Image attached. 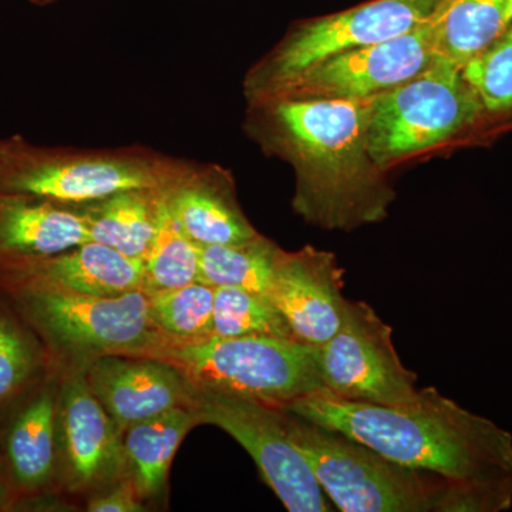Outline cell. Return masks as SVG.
Masks as SVG:
<instances>
[{
	"instance_id": "cell-19",
	"label": "cell",
	"mask_w": 512,
	"mask_h": 512,
	"mask_svg": "<svg viewBox=\"0 0 512 512\" xmlns=\"http://www.w3.org/2000/svg\"><path fill=\"white\" fill-rule=\"evenodd\" d=\"M161 204L163 187L134 188L73 208L90 241L144 259L156 235Z\"/></svg>"
},
{
	"instance_id": "cell-13",
	"label": "cell",
	"mask_w": 512,
	"mask_h": 512,
	"mask_svg": "<svg viewBox=\"0 0 512 512\" xmlns=\"http://www.w3.org/2000/svg\"><path fill=\"white\" fill-rule=\"evenodd\" d=\"M343 275L330 252L312 247L284 251L266 296L285 316L296 339L320 346L345 318L349 299L343 296Z\"/></svg>"
},
{
	"instance_id": "cell-14",
	"label": "cell",
	"mask_w": 512,
	"mask_h": 512,
	"mask_svg": "<svg viewBox=\"0 0 512 512\" xmlns=\"http://www.w3.org/2000/svg\"><path fill=\"white\" fill-rule=\"evenodd\" d=\"M86 379L121 434L140 421L191 406L194 394L177 367L156 357L101 356L86 366Z\"/></svg>"
},
{
	"instance_id": "cell-26",
	"label": "cell",
	"mask_w": 512,
	"mask_h": 512,
	"mask_svg": "<svg viewBox=\"0 0 512 512\" xmlns=\"http://www.w3.org/2000/svg\"><path fill=\"white\" fill-rule=\"evenodd\" d=\"M215 288L192 282L150 296L151 316L167 343H195L212 338Z\"/></svg>"
},
{
	"instance_id": "cell-16",
	"label": "cell",
	"mask_w": 512,
	"mask_h": 512,
	"mask_svg": "<svg viewBox=\"0 0 512 512\" xmlns=\"http://www.w3.org/2000/svg\"><path fill=\"white\" fill-rule=\"evenodd\" d=\"M59 384L52 377L33 384L10 404L0 429V460L16 495L46 491L59 473Z\"/></svg>"
},
{
	"instance_id": "cell-25",
	"label": "cell",
	"mask_w": 512,
	"mask_h": 512,
	"mask_svg": "<svg viewBox=\"0 0 512 512\" xmlns=\"http://www.w3.org/2000/svg\"><path fill=\"white\" fill-rule=\"evenodd\" d=\"M245 336L296 339L268 296L238 288H215L212 338Z\"/></svg>"
},
{
	"instance_id": "cell-10",
	"label": "cell",
	"mask_w": 512,
	"mask_h": 512,
	"mask_svg": "<svg viewBox=\"0 0 512 512\" xmlns=\"http://www.w3.org/2000/svg\"><path fill=\"white\" fill-rule=\"evenodd\" d=\"M392 336V328L372 306L349 301L338 332L316 346L323 392L382 406L416 399L417 376L403 365Z\"/></svg>"
},
{
	"instance_id": "cell-12",
	"label": "cell",
	"mask_w": 512,
	"mask_h": 512,
	"mask_svg": "<svg viewBox=\"0 0 512 512\" xmlns=\"http://www.w3.org/2000/svg\"><path fill=\"white\" fill-rule=\"evenodd\" d=\"M59 384V471L72 491L94 490L126 477L123 434L90 390L86 367Z\"/></svg>"
},
{
	"instance_id": "cell-3",
	"label": "cell",
	"mask_w": 512,
	"mask_h": 512,
	"mask_svg": "<svg viewBox=\"0 0 512 512\" xmlns=\"http://www.w3.org/2000/svg\"><path fill=\"white\" fill-rule=\"evenodd\" d=\"M177 160L147 148L79 150L0 138V192L76 207L119 191L160 188Z\"/></svg>"
},
{
	"instance_id": "cell-20",
	"label": "cell",
	"mask_w": 512,
	"mask_h": 512,
	"mask_svg": "<svg viewBox=\"0 0 512 512\" xmlns=\"http://www.w3.org/2000/svg\"><path fill=\"white\" fill-rule=\"evenodd\" d=\"M200 426L191 406L175 407L128 427L123 433L126 476L143 500L158 498L167 485L168 471L178 447Z\"/></svg>"
},
{
	"instance_id": "cell-15",
	"label": "cell",
	"mask_w": 512,
	"mask_h": 512,
	"mask_svg": "<svg viewBox=\"0 0 512 512\" xmlns=\"http://www.w3.org/2000/svg\"><path fill=\"white\" fill-rule=\"evenodd\" d=\"M143 271V259L89 241L59 254L0 264V288L119 296L141 291Z\"/></svg>"
},
{
	"instance_id": "cell-9",
	"label": "cell",
	"mask_w": 512,
	"mask_h": 512,
	"mask_svg": "<svg viewBox=\"0 0 512 512\" xmlns=\"http://www.w3.org/2000/svg\"><path fill=\"white\" fill-rule=\"evenodd\" d=\"M191 407L198 423L224 430L244 447L286 510H332L311 466L289 437L284 410L238 394L195 386Z\"/></svg>"
},
{
	"instance_id": "cell-7",
	"label": "cell",
	"mask_w": 512,
	"mask_h": 512,
	"mask_svg": "<svg viewBox=\"0 0 512 512\" xmlns=\"http://www.w3.org/2000/svg\"><path fill=\"white\" fill-rule=\"evenodd\" d=\"M483 121V106L463 66L437 55L424 72L373 99L369 154L379 170H386Z\"/></svg>"
},
{
	"instance_id": "cell-8",
	"label": "cell",
	"mask_w": 512,
	"mask_h": 512,
	"mask_svg": "<svg viewBox=\"0 0 512 512\" xmlns=\"http://www.w3.org/2000/svg\"><path fill=\"white\" fill-rule=\"evenodd\" d=\"M444 2L375 0L299 25L249 72L245 82L249 103L320 60L412 32L436 18Z\"/></svg>"
},
{
	"instance_id": "cell-22",
	"label": "cell",
	"mask_w": 512,
	"mask_h": 512,
	"mask_svg": "<svg viewBox=\"0 0 512 512\" xmlns=\"http://www.w3.org/2000/svg\"><path fill=\"white\" fill-rule=\"evenodd\" d=\"M282 252L264 235L244 244L200 245L198 282L266 295Z\"/></svg>"
},
{
	"instance_id": "cell-2",
	"label": "cell",
	"mask_w": 512,
	"mask_h": 512,
	"mask_svg": "<svg viewBox=\"0 0 512 512\" xmlns=\"http://www.w3.org/2000/svg\"><path fill=\"white\" fill-rule=\"evenodd\" d=\"M339 431L387 460L454 485L512 491V434L468 412L436 387L412 402L382 406L313 393L284 407Z\"/></svg>"
},
{
	"instance_id": "cell-24",
	"label": "cell",
	"mask_w": 512,
	"mask_h": 512,
	"mask_svg": "<svg viewBox=\"0 0 512 512\" xmlns=\"http://www.w3.org/2000/svg\"><path fill=\"white\" fill-rule=\"evenodd\" d=\"M43 349L42 340L5 293V301H0V414L39 382Z\"/></svg>"
},
{
	"instance_id": "cell-18",
	"label": "cell",
	"mask_w": 512,
	"mask_h": 512,
	"mask_svg": "<svg viewBox=\"0 0 512 512\" xmlns=\"http://www.w3.org/2000/svg\"><path fill=\"white\" fill-rule=\"evenodd\" d=\"M89 241L73 207L0 192V264L59 254Z\"/></svg>"
},
{
	"instance_id": "cell-23",
	"label": "cell",
	"mask_w": 512,
	"mask_h": 512,
	"mask_svg": "<svg viewBox=\"0 0 512 512\" xmlns=\"http://www.w3.org/2000/svg\"><path fill=\"white\" fill-rule=\"evenodd\" d=\"M141 291L148 296L198 282L200 245L195 244L168 208L163 191L156 235L143 259Z\"/></svg>"
},
{
	"instance_id": "cell-21",
	"label": "cell",
	"mask_w": 512,
	"mask_h": 512,
	"mask_svg": "<svg viewBox=\"0 0 512 512\" xmlns=\"http://www.w3.org/2000/svg\"><path fill=\"white\" fill-rule=\"evenodd\" d=\"M508 0H446L436 18V53L464 66L504 35Z\"/></svg>"
},
{
	"instance_id": "cell-31",
	"label": "cell",
	"mask_w": 512,
	"mask_h": 512,
	"mask_svg": "<svg viewBox=\"0 0 512 512\" xmlns=\"http://www.w3.org/2000/svg\"><path fill=\"white\" fill-rule=\"evenodd\" d=\"M501 37H508V39H512V23L508 26L507 30H505L504 35Z\"/></svg>"
},
{
	"instance_id": "cell-32",
	"label": "cell",
	"mask_w": 512,
	"mask_h": 512,
	"mask_svg": "<svg viewBox=\"0 0 512 512\" xmlns=\"http://www.w3.org/2000/svg\"><path fill=\"white\" fill-rule=\"evenodd\" d=\"M32 2H36V3H49V2H52V0H32Z\"/></svg>"
},
{
	"instance_id": "cell-17",
	"label": "cell",
	"mask_w": 512,
	"mask_h": 512,
	"mask_svg": "<svg viewBox=\"0 0 512 512\" xmlns=\"http://www.w3.org/2000/svg\"><path fill=\"white\" fill-rule=\"evenodd\" d=\"M163 191L195 244L237 245L261 235L239 207L231 175L217 165L177 160Z\"/></svg>"
},
{
	"instance_id": "cell-29",
	"label": "cell",
	"mask_w": 512,
	"mask_h": 512,
	"mask_svg": "<svg viewBox=\"0 0 512 512\" xmlns=\"http://www.w3.org/2000/svg\"><path fill=\"white\" fill-rule=\"evenodd\" d=\"M16 501H18V495L13 490L5 466L0 460V511L9 510L10 507L16 504Z\"/></svg>"
},
{
	"instance_id": "cell-11",
	"label": "cell",
	"mask_w": 512,
	"mask_h": 512,
	"mask_svg": "<svg viewBox=\"0 0 512 512\" xmlns=\"http://www.w3.org/2000/svg\"><path fill=\"white\" fill-rule=\"evenodd\" d=\"M436 18L387 42L320 60L249 104L281 99L360 100L379 96L424 72L436 59Z\"/></svg>"
},
{
	"instance_id": "cell-28",
	"label": "cell",
	"mask_w": 512,
	"mask_h": 512,
	"mask_svg": "<svg viewBox=\"0 0 512 512\" xmlns=\"http://www.w3.org/2000/svg\"><path fill=\"white\" fill-rule=\"evenodd\" d=\"M87 511L92 512H141L146 511L143 498L130 477H123L107 493L93 497L87 503Z\"/></svg>"
},
{
	"instance_id": "cell-27",
	"label": "cell",
	"mask_w": 512,
	"mask_h": 512,
	"mask_svg": "<svg viewBox=\"0 0 512 512\" xmlns=\"http://www.w3.org/2000/svg\"><path fill=\"white\" fill-rule=\"evenodd\" d=\"M463 74L481 101L484 121L512 117V39L500 37L468 60Z\"/></svg>"
},
{
	"instance_id": "cell-6",
	"label": "cell",
	"mask_w": 512,
	"mask_h": 512,
	"mask_svg": "<svg viewBox=\"0 0 512 512\" xmlns=\"http://www.w3.org/2000/svg\"><path fill=\"white\" fill-rule=\"evenodd\" d=\"M284 413L289 437L340 511L434 512L446 483L440 477L400 466L339 431Z\"/></svg>"
},
{
	"instance_id": "cell-5",
	"label": "cell",
	"mask_w": 512,
	"mask_h": 512,
	"mask_svg": "<svg viewBox=\"0 0 512 512\" xmlns=\"http://www.w3.org/2000/svg\"><path fill=\"white\" fill-rule=\"evenodd\" d=\"M177 367L195 387L284 407L323 392L316 346L296 339L210 338L165 343L153 355Z\"/></svg>"
},
{
	"instance_id": "cell-1",
	"label": "cell",
	"mask_w": 512,
	"mask_h": 512,
	"mask_svg": "<svg viewBox=\"0 0 512 512\" xmlns=\"http://www.w3.org/2000/svg\"><path fill=\"white\" fill-rule=\"evenodd\" d=\"M372 99H281L251 104L259 143L293 165V208L326 229L383 220L392 201L367 146Z\"/></svg>"
},
{
	"instance_id": "cell-30",
	"label": "cell",
	"mask_w": 512,
	"mask_h": 512,
	"mask_svg": "<svg viewBox=\"0 0 512 512\" xmlns=\"http://www.w3.org/2000/svg\"><path fill=\"white\" fill-rule=\"evenodd\" d=\"M507 23H508V26H510L512 23V0H508Z\"/></svg>"
},
{
	"instance_id": "cell-4",
	"label": "cell",
	"mask_w": 512,
	"mask_h": 512,
	"mask_svg": "<svg viewBox=\"0 0 512 512\" xmlns=\"http://www.w3.org/2000/svg\"><path fill=\"white\" fill-rule=\"evenodd\" d=\"M2 289V288H0ZM47 352L86 367L107 355L151 356L167 339L143 291L89 296L43 289H2Z\"/></svg>"
}]
</instances>
